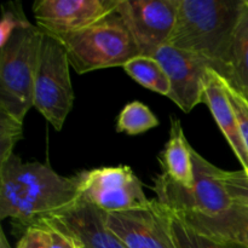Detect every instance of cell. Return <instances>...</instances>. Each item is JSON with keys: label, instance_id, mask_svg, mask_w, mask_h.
Returning a JSON list of instances; mask_svg holds the SVG:
<instances>
[{"label": "cell", "instance_id": "obj_1", "mask_svg": "<svg viewBox=\"0 0 248 248\" xmlns=\"http://www.w3.org/2000/svg\"><path fill=\"white\" fill-rule=\"evenodd\" d=\"M79 199V179L63 177L48 165L23 162L12 154L0 164V219L31 225L72 206Z\"/></svg>", "mask_w": 248, "mask_h": 248}, {"label": "cell", "instance_id": "obj_2", "mask_svg": "<svg viewBox=\"0 0 248 248\" xmlns=\"http://www.w3.org/2000/svg\"><path fill=\"white\" fill-rule=\"evenodd\" d=\"M242 0H179L169 45L207 63L225 80L230 77V45Z\"/></svg>", "mask_w": 248, "mask_h": 248}, {"label": "cell", "instance_id": "obj_3", "mask_svg": "<svg viewBox=\"0 0 248 248\" xmlns=\"http://www.w3.org/2000/svg\"><path fill=\"white\" fill-rule=\"evenodd\" d=\"M4 18L0 50V111L23 123L33 108L34 82L44 31L26 18Z\"/></svg>", "mask_w": 248, "mask_h": 248}, {"label": "cell", "instance_id": "obj_4", "mask_svg": "<svg viewBox=\"0 0 248 248\" xmlns=\"http://www.w3.org/2000/svg\"><path fill=\"white\" fill-rule=\"evenodd\" d=\"M53 36L64 46L70 65L79 74L123 68L140 55L130 29L116 12L86 29Z\"/></svg>", "mask_w": 248, "mask_h": 248}, {"label": "cell", "instance_id": "obj_5", "mask_svg": "<svg viewBox=\"0 0 248 248\" xmlns=\"http://www.w3.org/2000/svg\"><path fill=\"white\" fill-rule=\"evenodd\" d=\"M194 165V184L190 188L172 181L165 173L155 179L156 199L174 213H198L212 216L232 205L222 181L223 170L191 149Z\"/></svg>", "mask_w": 248, "mask_h": 248}, {"label": "cell", "instance_id": "obj_6", "mask_svg": "<svg viewBox=\"0 0 248 248\" xmlns=\"http://www.w3.org/2000/svg\"><path fill=\"white\" fill-rule=\"evenodd\" d=\"M69 68L64 46L53 35L44 33L34 82L33 107L56 131L62 130L74 102Z\"/></svg>", "mask_w": 248, "mask_h": 248}, {"label": "cell", "instance_id": "obj_7", "mask_svg": "<svg viewBox=\"0 0 248 248\" xmlns=\"http://www.w3.org/2000/svg\"><path fill=\"white\" fill-rule=\"evenodd\" d=\"M77 176L79 198L107 213L133 210L150 201L140 181L128 166L102 167Z\"/></svg>", "mask_w": 248, "mask_h": 248}, {"label": "cell", "instance_id": "obj_8", "mask_svg": "<svg viewBox=\"0 0 248 248\" xmlns=\"http://www.w3.org/2000/svg\"><path fill=\"white\" fill-rule=\"evenodd\" d=\"M107 224L126 248H178L172 232V211L157 199L142 207L109 213Z\"/></svg>", "mask_w": 248, "mask_h": 248}, {"label": "cell", "instance_id": "obj_9", "mask_svg": "<svg viewBox=\"0 0 248 248\" xmlns=\"http://www.w3.org/2000/svg\"><path fill=\"white\" fill-rule=\"evenodd\" d=\"M179 0H120L116 14L135 38L140 55L166 45L174 28Z\"/></svg>", "mask_w": 248, "mask_h": 248}, {"label": "cell", "instance_id": "obj_10", "mask_svg": "<svg viewBox=\"0 0 248 248\" xmlns=\"http://www.w3.org/2000/svg\"><path fill=\"white\" fill-rule=\"evenodd\" d=\"M120 0H39L33 5L36 26L51 35L75 33L114 14Z\"/></svg>", "mask_w": 248, "mask_h": 248}, {"label": "cell", "instance_id": "obj_11", "mask_svg": "<svg viewBox=\"0 0 248 248\" xmlns=\"http://www.w3.org/2000/svg\"><path fill=\"white\" fill-rule=\"evenodd\" d=\"M160 62L171 84L169 97L181 110L189 113L198 104L203 103V89L207 63L191 53L174 46H161L152 56Z\"/></svg>", "mask_w": 248, "mask_h": 248}, {"label": "cell", "instance_id": "obj_12", "mask_svg": "<svg viewBox=\"0 0 248 248\" xmlns=\"http://www.w3.org/2000/svg\"><path fill=\"white\" fill-rule=\"evenodd\" d=\"M108 215L79 198L69 207L39 220L64 232L81 248H126L108 228Z\"/></svg>", "mask_w": 248, "mask_h": 248}, {"label": "cell", "instance_id": "obj_13", "mask_svg": "<svg viewBox=\"0 0 248 248\" xmlns=\"http://www.w3.org/2000/svg\"><path fill=\"white\" fill-rule=\"evenodd\" d=\"M174 215L198 234L248 248V206L232 202L229 208L212 216L198 213Z\"/></svg>", "mask_w": 248, "mask_h": 248}, {"label": "cell", "instance_id": "obj_14", "mask_svg": "<svg viewBox=\"0 0 248 248\" xmlns=\"http://www.w3.org/2000/svg\"><path fill=\"white\" fill-rule=\"evenodd\" d=\"M203 103L210 108L218 127L241 164L242 170L248 172V150L240 132L236 114L225 91L224 79L212 69H208L206 74Z\"/></svg>", "mask_w": 248, "mask_h": 248}, {"label": "cell", "instance_id": "obj_15", "mask_svg": "<svg viewBox=\"0 0 248 248\" xmlns=\"http://www.w3.org/2000/svg\"><path fill=\"white\" fill-rule=\"evenodd\" d=\"M191 149L184 135L181 121L171 119L170 138L164 152L160 155L162 169L166 176L172 181L186 188L194 184V165Z\"/></svg>", "mask_w": 248, "mask_h": 248}, {"label": "cell", "instance_id": "obj_16", "mask_svg": "<svg viewBox=\"0 0 248 248\" xmlns=\"http://www.w3.org/2000/svg\"><path fill=\"white\" fill-rule=\"evenodd\" d=\"M234 89L248 96V0H242L230 45V77Z\"/></svg>", "mask_w": 248, "mask_h": 248}, {"label": "cell", "instance_id": "obj_17", "mask_svg": "<svg viewBox=\"0 0 248 248\" xmlns=\"http://www.w3.org/2000/svg\"><path fill=\"white\" fill-rule=\"evenodd\" d=\"M123 68L135 81L145 89L166 97L170 94L171 84L169 77L159 61L152 56H137L128 61Z\"/></svg>", "mask_w": 248, "mask_h": 248}, {"label": "cell", "instance_id": "obj_18", "mask_svg": "<svg viewBox=\"0 0 248 248\" xmlns=\"http://www.w3.org/2000/svg\"><path fill=\"white\" fill-rule=\"evenodd\" d=\"M159 126V120L152 110L142 102H131L126 104L119 115L116 130L130 136L140 135Z\"/></svg>", "mask_w": 248, "mask_h": 248}, {"label": "cell", "instance_id": "obj_19", "mask_svg": "<svg viewBox=\"0 0 248 248\" xmlns=\"http://www.w3.org/2000/svg\"><path fill=\"white\" fill-rule=\"evenodd\" d=\"M172 232L178 248H245L240 245L227 241H218L207 236L198 234L184 224L172 212Z\"/></svg>", "mask_w": 248, "mask_h": 248}, {"label": "cell", "instance_id": "obj_20", "mask_svg": "<svg viewBox=\"0 0 248 248\" xmlns=\"http://www.w3.org/2000/svg\"><path fill=\"white\" fill-rule=\"evenodd\" d=\"M22 124L9 114L0 111V164L14 154L12 149L22 137Z\"/></svg>", "mask_w": 248, "mask_h": 248}, {"label": "cell", "instance_id": "obj_21", "mask_svg": "<svg viewBox=\"0 0 248 248\" xmlns=\"http://www.w3.org/2000/svg\"><path fill=\"white\" fill-rule=\"evenodd\" d=\"M222 181L234 203L248 206V172L223 171Z\"/></svg>", "mask_w": 248, "mask_h": 248}, {"label": "cell", "instance_id": "obj_22", "mask_svg": "<svg viewBox=\"0 0 248 248\" xmlns=\"http://www.w3.org/2000/svg\"><path fill=\"white\" fill-rule=\"evenodd\" d=\"M225 91L229 97L232 106L236 114L237 121H239L240 132H241L244 142L248 150V98L246 94L240 92L239 90L234 89L227 80L224 79Z\"/></svg>", "mask_w": 248, "mask_h": 248}, {"label": "cell", "instance_id": "obj_23", "mask_svg": "<svg viewBox=\"0 0 248 248\" xmlns=\"http://www.w3.org/2000/svg\"><path fill=\"white\" fill-rule=\"evenodd\" d=\"M48 245L50 239L47 229L40 223H34L22 235L16 248H48Z\"/></svg>", "mask_w": 248, "mask_h": 248}, {"label": "cell", "instance_id": "obj_24", "mask_svg": "<svg viewBox=\"0 0 248 248\" xmlns=\"http://www.w3.org/2000/svg\"><path fill=\"white\" fill-rule=\"evenodd\" d=\"M35 223H40V224H43L44 227L47 229L48 239H50L48 248H81L77 244V242L74 241V240L72 239V237L65 235L64 232H62L61 230L51 227V225L47 224V223L41 222V220H38V222Z\"/></svg>", "mask_w": 248, "mask_h": 248}, {"label": "cell", "instance_id": "obj_25", "mask_svg": "<svg viewBox=\"0 0 248 248\" xmlns=\"http://www.w3.org/2000/svg\"><path fill=\"white\" fill-rule=\"evenodd\" d=\"M2 248H5V245L4 244H2Z\"/></svg>", "mask_w": 248, "mask_h": 248}, {"label": "cell", "instance_id": "obj_26", "mask_svg": "<svg viewBox=\"0 0 248 248\" xmlns=\"http://www.w3.org/2000/svg\"><path fill=\"white\" fill-rule=\"evenodd\" d=\"M247 98H248V96H247Z\"/></svg>", "mask_w": 248, "mask_h": 248}]
</instances>
